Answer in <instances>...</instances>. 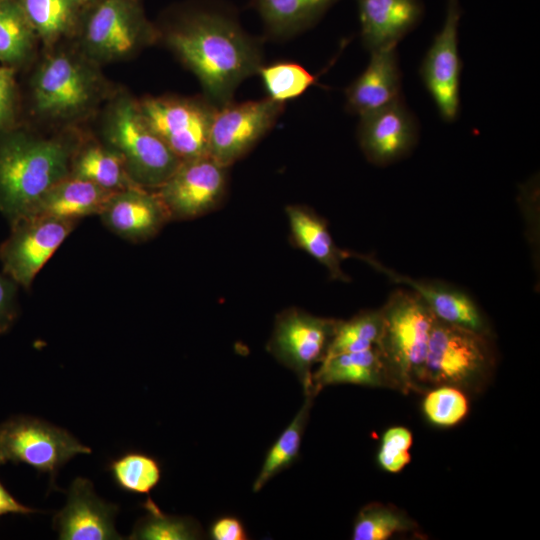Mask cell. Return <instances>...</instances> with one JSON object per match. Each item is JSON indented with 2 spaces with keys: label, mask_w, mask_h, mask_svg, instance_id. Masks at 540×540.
Listing matches in <instances>:
<instances>
[{
  "label": "cell",
  "mask_w": 540,
  "mask_h": 540,
  "mask_svg": "<svg viewBox=\"0 0 540 540\" xmlns=\"http://www.w3.org/2000/svg\"><path fill=\"white\" fill-rule=\"evenodd\" d=\"M166 39L217 108L229 103L238 85L262 66L252 37L229 12L214 6L185 11Z\"/></svg>",
  "instance_id": "obj_1"
},
{
  "label": "cell",
  "mask_w": 540,
  "mask_h": 540,
  "mask_svg": "<svg viewBox=\"0 0 540 540\" xmlns=\"http://www.w3.org/2000/svg\"><path fill=\"white\" fill-rule=\"evenodd\" d=\"M79 145L20 129L0 132V213L9 225L25 217L49 188L70 175Z\"/></svg>",
  "instance_id": "obj_2"
},
{
  "label": "cell",
  "mask_w": 540,
  "mask_h": 540,
  "mask_svg": "<svg viewBox=\"0 0 540 540\" xmlns=\"http://www.w3.org/2000/svg\"><path fill=\"white\" fill-rule=\"evenodd\" d=\"M376 344L394 385L403 391L423 386V371L435 316L413 290H394L380 308Z\"/></svg>",
  "instance_id": "obj_3"
},
{
  "label": "cell",
  "mask_w": 540,
  "mask_h": 540,
  "mask_svg": "<svg viewBox=\"0 0 540 540\" xmlns=\"http://www.w3.org/2000/svg\"><path fill=\"white\" fill-rule=\"evenodd\" d=\"M104 136L105 144L121 155L129 176L140 187L157 189L182 162L147 124L138 103L126 97L110 106Z\"/></svg>",
  "instance_id": "obj_4"
},
{
  "label": "cell",
  "mask_w": 540,
  "mask_h": 540,
  "mask_svg": "<svg viewBox=\"0 0 540 540\" xmlns=\"http://www.w3.org/2000/svg\"><path fill=\"white\" fill-rule=\"evenodd\" d=\"M490 336L436 319L429 340L423 386L472 387L494 366Z\"/></svg>",
  "instance_id": "obj_5"
},
{
  "label": "cell",
  "mask_w": 540,
  "mask_h": 540,
  "mask_svg": "<svg viewBox=\"0 0 540 540\" xmlns=\"http://www.w3.org/2000/svg\"><path fill=\"white\" fill-rule=\"evenodd\" d=\"M36 111L43 117L68 120L86 113L100 98L99 75L84 60L58 52L41 63L32 82Z\"/></svg>",
  "instance_id": "obj_6"
},
{
  "label": "cell",
  "mask_w": 540,
  "mask_h": 540,
  "mask_svg": "<svg viewBox=\"0 0 540 540\" xmlns=\"http://www.w3.org/2000/svg\"><path fill=\"white\" fill-rule=\"evenodd\" d=\"M91 452L69 431L39 418L14 416L0 424V465L27 464L48 473L53 484L70 459Z\"/></svg>",
  "instance_id": "obj_7"
},
{
  "label": "cell",
  "mask_w": 540,
  "mask_h": 540,
  "mask_svg": "<svg viewBox=\"0 0 540 540\" xmlns=\"http://www.w3.org/2000/svg\"><path fill=\"white\" fill-rule=\"evenodd\" d=\"M87 54L98 61L130 56L154 36L140 0H98L80 23Z\"/></svg>",
  "instance_id": "obj_8"
},
{
  "label": "cell",
  "mask_w": 540,
  "mask_h": 540,
  "mask_svg": "<svg viewBox=\"0 0 540 540\" xmlns=\"http://www.w3.org/2000/svg\"><path fill=\"white\" fill-rule=\"evenodd\" d=\"M337 323L336 319L314 316L294 307L282 311L275 319L266 349L295 373L304 395H315L312 368L325 358Z\"/></svg>",
  "instance_id": "obj_9"
},
{
  "label": "cell",
  "mask_w": 540,
  "mask_h": 540,
  "mask_svg": "<svg viewBox=\"0 0 540 540\" xmlns=\"http://www.w3.org/2000/svg\"><path fill=\"white\" fill-rule=\"evenodd\" d=\"M150 128L181 160L208 156L217 110L212 103L176 97H149L138 103Z\"/></svg>",
  "instance_id": "obj_10"
},
{
  "label": "cell",
  "mask_w": 540,
  "mask_h": 540,
  "mask_svg": "<svg viewBox=\"0 0 540 540\" xmlns=\"http://www.w3.org/2000/svg\"><path fill=\"white\" fill-rule=\"evenodd\" d=\"M77 224L78 221L42 216L17 220L0 244L2 272L29 290L37 274Z\"/></svg>",
  "instance_id": "obj_11"
},
{
  "label": "cell",
  "mask_w": 540,
  "mask_h": 540,
  "mask_svg": "<svg viewBox=\"0 0 540 540\" xmlns=\"http://www.w3.org/2000/svg\"><path fill=\"white\" fill-rule=\"evenodd\" d=\"M462 14L460 0H447L441 29L421 62L419 74L442 120L454 122L460 111L462 61L458 30Z\"/></svg>",
  "instance_id": "obj_12"
},
{
  "label": "cell",
  "mask_w": 540,
  "mask_h": 540,
  "mask_svg": "<svg viewBox=\"0 0 540 540\" xmlns=\"http://www.w3.org/2000/svg\"><path fill=\"white\" fill-rule=\"evenodd\" d=\"M226 168L209 155L182 161L154 190L170 221L194 219L214 210L226 192Z\"/></svg>",
  "instance_id": "obj_13"
},
{
  "label": "cell",
  "mask_w": 540,
  "mask_h": 540,
  "mask_svg": "<svg viewBox=\"0 0 540 540\" xmlns=\"http://www.w3.org/2000/svg\"><path fill=\"white\" fill-rule=\"evenodd\" d=\"M284 104L270 98L227 103L217 108L209 137L208 155L224 167L247 153L273 126Z\"/></svg>",
  "instance_id": "obj_14"
},
{
  "label": "cell",
  "mask_w": 540,
  "mask_h": 540,
  "mask_svg": "<svg viewBox=\"0 0 540 540\" xmlns=\"http://www.w3.org/2000/svg\"><path fill=\"white\" fill-rule=\"evenodd\" d=\"M359 146L366 159L387 166L408 156L419 139V123L403 98L360 116Z\"/></svg>",
  "instance_id": "obj_15"
},
{
  "label": "cell",
  "mask_w": 540,
  "mask_h": 540,
  "mask_svg": "<svg viewBox=\"0 0 540 540\" xmlns=\"http://www.w3.org/2000/svg\"><path fill=\"white\" fill-rule=\"evenodd\" d=\"M354 257L368 263L391 281L407 285L423 299L437 320L491 336L486 317L472 297L463 290L440 281L413 279L368 255L355 253Z\"/></svg>",
  "instance_id": "obj_16"
},
{
  "label": "cell",
  "mask_w": 540,
  "mask_h": 540,
  "mask_svg": "<svg viewBox=\"0 0 540 540\" xmlns=\"http://www.w3.org/2000/svg\"><path fill=\"white\" fill-rule=\"evenodd\" d=\"M118 506L99 498L89 479L77 477L71 484L65 507L54 517L61 540L123 539L115 529Z\"/></svg>",
  "instance_id": "obj_17"
},
{
  "label": "cell",
  "mask_w": 540,
  "mask_h": 540,
  "mask_svg": "<svg viewBox=\"0 0 540 540\" xmlns=\"http://www.w3.org/2000/svg\"><path fill=\"white\" fill-rule=\"evenodd\" d=\"M98 216L109 231L134 243L153 238L170 221L155 191L139 186L114 192Z\"/></svg>",
  "instance_id": "obj_18"
},
{
  "label": "cell",
  "mask_w": 540,
  "mask_h": 540,
  "mask_svg": "<svg viewBox=\"0 0 540 540\" xmlns=\"http://www.w3.org/2000/svg\"><path fill=\"white\" fill-rule=\"evenodd\" d=\"M360 34L369 53L397 47L422 21V0H356Z\"/></svg>",
  "instance_id": "obj_19"
},
{
  "label": "cell",
  "mask_w": 540,
  "mask_h": 540,
  "mask_svg": "<svg viewBox=\"0 0 540 540\" xmlns=\"http://www.w3.org/2000/svg\"><path fill=\"white\" fill-rule=\"evenodd\" d=\"M397 48L370 53L365 70L346 88V109L359 117L402 99Z\"/></svg>",
  "instance_id": "obj_20"
},
{
  "label": "cell",
  "mask_w": 540,
  "mask_h": 540,
  "mask_svg": "<svg viewBox=\"0 0 540 540\" xmlns=\"http://www.w3.org/2000/svg\"><path fill=\"white\" fill-rule=\"evenodd\" d=\"M113 193L69 175L49 188L25 217L42 216L79 222L85 217L98 215Z\"/></svg>",
  "instance_id": "obj_21"
},
{
  "label": "cell",
  "mask_w": 540,
  "mask_h": 540,
  "mask_svg": "<svg viewBox=\"0 0 540 540\" xmlns=\"http://www.w3.org/2000/svg\"><path fill=\"white\" fill-rule=\"evenodd\" d=\"M286 215L294 243L322 264L331 279L350 281L341 264L353 257L354 253L340 249L335 244L326 221L301 205L287 206Z\"/></svg>",
  "instance_id": "obj_22"
},
{
  "label": "cell",
  "mask_w": 540,
  "mask_h": 540,
  "mask_svg": "<svg viewBox=\"0 0 540 540\" xmlns=\"http://www.w3.org/2000/svg\"><path fill=\"white\" fill-rule=\"evenodd\" d=\"M336 384L377 387L393 385V382L379 350L374 346L325 358L312 374V391L317 395L323 387Z\"/></svg>",
  "instance_id": "obj_23"
},
{
  "label": "cell",
  "mask_w": 540,
  "mask_h": 540,
  "mask_svg": "<svg viewBox=\"0 0 540 540\" xmlns=\"http://www.w3.org/2000/svg\"><path fill=\"white\" fill-rule=\"evenodd\" d=\"M70 176L111 192L138 186L129 176L121 155L107 144H80L72 158Z\"/></svg>",
  "instance_id": "obj_24"
},
{
  "label": "cell",
  "mask_w": 540,
  "mask_h": 540,
  "mask_svg": "<svg viewBox=\"0 0 540 540\" xmlns=\"http://www.w3.org/2000/svg\"><path fill=\"white\" fill-rule=\"evenodd\" d=\"M340 0H253L268 32L288 37L315 23Z\"/></svg>",
  "instance_id": "obj_25"
},
{
  "label": "cell",
  "mask_w": 540,
  "mask_h": 540,
  "mask_svg": "<svg viewBox=\"0 0 540 540\" xmlns=\"http://www.w3.org/2000/svg\"><path fill=\"white\" fill-rule=\"evenodd\" d=\"M37 37L53 43L80 26L87 6L79 0H18Z\"/></svg>",
  "instance_id": "obj_26"
},
{
  "label": "cell",
  "mask_w": 540,
  "mask_h": 540,
  "mask_svg": "<svg viewBox=\"0 0 540 540\" xmlns=\"http://www.w3.org/2000/svg\"><path fill=\"white\" fill-rule=\"evenodd\" d=\"M314 397L313 394L305 395L303 405L268 450L262 467L254 480L253 492L260 491L268 481L290 467L299 457L301 442Z\"/></svg>",
  "instance_id": "obj_27"
},
{
  "label": "cell",
  "mask_w": 540,
  "mask_h": 540,
  "mask_svg": "<svg viewBox=\"0 0 540 540\" xmlns=\"http://www.w3.org/2000/svg\"><path fill=\"white\" fill-rule=\"evenodd\" d=\"M37 35L18 0L0 1V61L18 65L31 54Z\"/></svg>",
  "instance_id": "obj_28"
},
{
  "label": "cell",
  "mask_w": 540,
  "mask_h": 540,
  "mask_svg": "<svg viewBox=\"0 0 540 540\" xmlns=\"http://www.w3.org/2000/svg\"><path fill=\"white\" fill-rule=\"evenodd\" d=\"M108 470L115 484L121 490L149 496L159 484L161 465L151 455L130 451L110 461Z\"/></svg>",
  "instance_id": "obj_29"
},
{
  "label": "cell",
  "mask_w": 540,
  "mask_h": 540,
  "mask_svg": "<svg viewBox=\"0 0 540 540\" xmlns=\"http://www.w3.org/2000/svg\"><path fill=\"white\" fill-rule=\"evenodd\" d=\"M142 506L147 511V515L137 521L129 539L194 540L202 538V529L194 519L166 515L150 496H147Z\"/></svg>",
  "instance_id": "obj_30"
},
{
  "label": "cell",
  "mask_w": 540,
  "mask_h": 540,
  "mask_svg": "<svg viewBox=\"0 0 540 540\" xmlns=\"http://www.w3.org/2000/svg\"><path fill=\"white\" fill-rule=\"evenodd\" d=\"M381 327L380 309L362 311L347 321L338 320L325 358L341 353L364 351L376 346Z\"/></svg>",
  "instance_id": "obj_31"
},
{
  "label": "cell",
  "mask_w": 540,
  "mask_h": 540,
  "mask_svg": "<svg viewBox=\"0 0 540 540\" xmlns=\"http://www.w3.org/2000/svg\"><path fill=\"white\" fill-rule=\"evenodd\" d=\"M268 98L284 104L304 94L317 81V76L295 62H276L261 66L258 73Z\"/></svg>",
  "instance_id": "obj_32"
},
{
  "label": "cell",
  "mask_w": 540,
  "mask_h": 540,
  "mask_svg": "<svg viewBox=\"0 0 540 540\" xmlns=\"http://www.w3.org/2000/svg\"><path fill=\"white\" fill-rule=\"evenodd\" d=\"M411 522L399 512L378 504L364 507L357 515L354 540H386L396 533L407 531Z\"/></svg>",
  "instance_id": "obj_33"
},
{
  "label": "cell",
  "mask_w": 540,
  "mask_h": 540,
  "mask_svg": "<svg viewBox=\"0 0 540 540\" xmlns=\"http://www.w3.org/2000/svg\"><path fill=\"white\" fill-rule=\"evenodd\" d=\"M468 399L461 389L453 386L434 387L423 401L426 418L434 425L450 427L465 418Z\"/></svg>",
  "instance_id": "obj_34"
},
{
  "label": "cell",
  "mask_w": 540,
  "mask_h": 540,
  "mask_svg": "<svg viewBox=\"0 0 540 540\" xmlns=\"http://www.w3.org/2000/svg\"><path fill=\"white\" fill-rule=\"evenodd\" d=\"M412 434L405 427L389 428L382 437L377 460L383 470L389 473L400 472L411 460L410 448Z\"/></svg>",
  "instance_id": "obj_35"
},
{
  "label": "cell",
  "mask_w": 540,
  "mask_h": 540,
  "mask_svg": "<svg viewBox=\"0 0 540 540\" xmlns=\"http://www.w3.org/2000/svg\"><path fill=\"white\" fill-rule=\"evenodd\" d=\"M18 284L0 273V335L6 333L18 317Z\"/></svg>",
  "instance_id": "obj_36"
},
{
  "label": "cell",
  "mask_w": 540,
  "mask_h": 540,
  "mask_svg": "<svg viewBox=\"0 0 540 540\" xmlns=\"http://www.w3.org/2000/svg\"><path fill=\"white\" fill-rule=\"evenodd\" d=\"M16 104V87L13 71L7 68L0 74V132L7 129Z\"/></svg>",
  "instance_id": "obj_37"
},
{
  "label": "cell",
  "mask_w": 540,
  "mask_h": 540,
  "mask_svg": "<svg viewBox=\"0 0 540 540\" xmlns=\"http://www.w3.org/2000/svg\"><path fill=\"white\" fill-rule=\"evenodd\" d=\"M209 535L214 540H245L247 531L241 520L234 516H223L210 526Z\"/></svg>",
  "instance_id": "obj_38"
},
{
  "label": "cell",
  "mask_w": 540,
  "mask_h": 540,
  "mask_svg": "<svg viewBox=\"0 0 540 540\" xmlns=\"http://www.w3.org/2000/svg\"><path fill=\"white\" fill-rule=\"evenodd\" d=\"M36 512L35 509L17 501L0 481V516L6 514L28 515Z\"/></svg>",
  "instance_id": "obj_39"
},
{
  "label": "cell",
  "mask_w": 540,
  "mask_h": 540,
  "mask_svg": "<svg viewBox=\"0 0 540 540\" xmlns=\"http://www.w3.org/2000/svg\"><path fill=\"white\" fill-rule=\"evenodd\" d=\"M83 5L85 6H89L91 5L92 3L98 1V0H79Z\"/></svg>",
  "instance_id": "obj_40"
},
{
  "label": "cell",
  "mask_w": 540,
  "mask_h": 540,
  "mask_svg": "<svg viewBox=\"0 0 540 540\" xmlns=\"http://www.w3.org/2000/svg\"><path fill=\"white\" fill-rule=\"evenodd\" d=\"M6 69L7 68H4V67L0 68V74L3 73Z\"/></svg>",
  "instance_id": "obj_41"
},
{
  "label": "cell",
  "mask_w": 540,
  "mask_h": 540,
  "mask_svg": "<svg viewBox=\"0 0 540 540\" xmlns=\"http://www.w3.org/2000/svg\"><path fill=\"white\" fill-rule=\"evenodd\" d=\"M1 1V0H0Z\"/></svg>",
  "instance_id": "obj_42"
}]
</instances>
